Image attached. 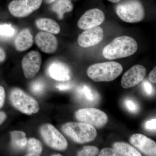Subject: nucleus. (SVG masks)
Here are the masks:
<instances>
[{
  "label": "nucleus",
  "mask_w": 156,
  "mask_h": 156,
  "mask_svg": "<svg viewBox=\"0 0 156 156\" xmlns=\"http://www.w3.org/2000/svg\"><path fill=\"white\" fill-rule=\"evenodd\" d=\"M35 40L37 46L47 54L55 53L58 48V41L53 34L40 32L37 34Z\"/></svg>",
  "instance_id": "14"
},
{
  "label": "nucleus",
  "mask_w": 156,
  "mask_h": 156,
  "mask_svg": "<svg viewBox=\"0 0 156 156\" xmlns=\"http://www.w3.org/2000/svg\"><path fill=\"white\" fill-rule=\"evenodd\" d=\"M137 42L131 37L123 36L114 39L102 50V55L108 59L125 58L137 51Z\"/></svg>",
  "instance_id": "1"
},
{
  "label": "nucleus",
  "mask_w": 156,
  "mask_h": 156,
  "mask_svg": "<svg viewBox=\"0 0 156 156\" xmlns=\"http://www.w3.org/2000/svg\"><path fill=\"white\" fill-rule=\"evenodd\" d=\"M103 37V29L98 26L85 30L78 37V43L82 48H89L99 44Z\"/></svg>",
  "instance_id": "11"
},
{
  "label": "nucleus",
  "mask_w": 156,
  "mask_h": 156,
  "mask_svg": "<svg viewBox=\"0 0 156 156\" xmlns=\"http://www.w3.org/2000/svg\"><path fill=\"white\" fill-rule=\"evenodd\" d=\"M108 1H110V2H112L113 3H117L119 2L120 0H108Z\"/></svg>",
  "instance_id": "36"
},
{
  "label": "nucleus",
  "mask_w": 156,
  "mask_h": 156,
  "mask_svg": "<svg viewBox=\"0 0 156 156\" xmlns=\"http://www.w3.org/2000/svg\"><path fill=\"white\" fill-rule=\"evenodd\" d=\"M27 156H39L42 152L41 141L35 138H30L27 141Z\"/></svg>",
  "instance_id": "22"
},
{
  "label": "nucleus",
  "mask_w": 156,
  "mask_h": 156,
  "mask_svg": "<svg viewBox=\"0 0 156 156\" xmlns=\"http://www.w3.org/2000/svg\"><path fill=\"white\" fill-rule=\"evenodd\" d=\"M40 133L45 143L50 147L58 151H64L67 148V140L53 125H43L40 129Z\"/></svg>",
  "instance_id": "6"
},
{
  "label": "nucleus",
  "mask_w": 156,
  "mask_h": 156,
  "mask_svg": "<svg viewBox=\"0 0 156 156\" xmlns=\"http://www.w3.org/2000/svg\"><path fill=\"white\" fill-rule=\"evenodd\" d=\"M49 76L58 81H67L71 79V73L67 66L59 61L51 63L48 69Z\"/></svg>",
  "instance_id": "15"
},
{
  "label": "nucleus",
  "mask_w": 156,
  "mask_h": 156,
  "mask_svg": "<svg viewBox=\"0 0 156 156\" xmlns=\"http://www.w3.org/2000/svg\"><path fill=\"white\" fill-rule=\"evenodd\" d=\"M10 100L15 108L25 114L36 113L40 109L37 101L20 89H14L11 91Z\"/></svg>",
  "instance_id": "5"
},
{
  "label": "nucleus",
  "mask_w": 156,
  "mask_h": 156,
  "mask_svg": "<svg viewBox=\"0 0 156 156\" xmlns=\"http://www.w3.org/2000/svg\"><path fill=\"white\" fill-rule=\"evenodd\" d=\"M146 69L140 65H136L124 74L121 85L124 89L131 88L142 82L146 74Z\"/></svg>",
  "instance_id": "12"
},
{
  "label": "nucleus",
  "mask_w": 156,
  "mask_h": 156,
  "mask_svg": "<svg viewBox=\"0 0 156 156\" xmlns=\"http://www.w3.org/2000/svg\"><path fill=\"white\" fill-rule=\"evenodd\" d=\"M113 148L120 156H141L142 155L135 148L128 143L123 142L115 143Z\"/></svg>",
  "instance_id": "19"
},
{
  "label": "nucleus",
  "mask_w": 156,
  "mask_h": 156,
  "mask_svg": "<svg viewBox=\"0 0 156 156\" xmlns=\"http://www.w3.org/2000/svg\"><path fill=\"white\" fill-rule=\"evenodd\" d=\"M125 106L129 111L132 113H136L139 110L137 103L133 99L127 98L125 101Z\"/></svg>",
  "instance_id": "26"
},
{
  "label": "nucleus",
  "mask_w": 156,
  "mask_h": 156,
  "mask_svg": "<svg viewBox=\"0 0 156 156\" xmlns=\"http://www.w3.org/2000/svg\"><path fill=\"white\" fill-rule=\"evenodd\" d=\"M99 156H118L119 154L115 151L113 148H104L99 153Z\"/></svg>",
  "instance_id": "27"
},
{
  "label": "nucleus",
  "mask_w": 156,
  "mask_h": 156,
  "mask_svg": "<svg viewBox=\"0 0 156 156\" xmlns=\"http://www.w3.org/2000/svg\"><path fill=\"white\" fill-rule=\"evenodd\" d=\"M6 58V53L5 50L0 47V62L5 61Z\"/></svg>",
  "instance_id": "33"
},
{
  "label": "nucleus",
  "mask_w": 156,
  "mask_h": 156,
  "mask_svg": "<svg viewBox=\"0 0 156 156\" xmlns=\"http://www.w3.org/2000/svg\"><path fill=\"white\" fill-rule=\"evenodd\" d=\"M53 156H62V155L60 154H55L52 155Z\"/></svg>",
  "instance_id": "37"
},
{
  "label": "nucleus",
  "mask_w": 156,
  "mask_h": 156,
  "mask_svg": "<svg viewBox=\"0 0 156 156\" xmlns=\"http://www.w3.org/2000/svg\"><path fill=\"white\" fill-rule=\"evenodd\" d=\"M75 116L79 122L98 128L105 126L108 121L107 115L104 112L92 108L80 109L76 112Z\"/></svg>",
  "instance_id": "7"
},
{
  "label": "nucleus",
  "mask_w": 156,
  "mask_h": 156,
  "mask_svg": "<svg viewBox=\"0 0 156 156\" xmlns=\"http://www.w3.org/2000/svg\"><path fill=\"white\" fill-rule=\"evenodd\" d=\"M56 88L60 91H66L71 89L72 85L69 84H58L56 87Z\"/></svg>",
  "instance_id": "32"
},
{
  "label": "nucleus",
  "mask_w": 156,
  "mask_h": 156,
  "mask_svg": "<svg viewBox=\"0 0 156 156\" xmlns=\"http://www.w3.org/2000/svg\"><path fill=\"white\" fill-rule=\"evenodd\" d=\"M11 145L16 150L23 149L27 145L26 133L22 131H14L11 132Z\"/></svg>",
  "instance_id": "21"
},
{
  "label": "nucleus",
  "mask_w": 156,
  "mask_h": 156,
  "mask_svg": "<svg viewBox=\"0 0 156 156\" xmlns=\"http://www.w3.org/2000/svg\"><path fill=\"white\" fill-rule=\"evenodd\" d=\"M41 63V56L38 51L32 50L27 54L21 62L25 78L30 79L36 75L40 71Z\"/></svg>",
  "instance_id": "9"
},
{
  "label": "nucleus",
  "mask_w": 156,
  "mask_h": 156,
  "mask_svg": "<svg viewBox=\"0 0 156 156\" xmlns=\"http://www.w3.org/2000/svg\"><path fill=\"white\" fill-rule=\"evenodd\" d=\"M131 144L146 155H156V143L154 140L140 134H135L130 139Z\"/></svg>",
  "instance_id": "13"
},
{
  "label": "nucleus",
  "mask_w": 156,
  "mask_h": 156,
  "mask_svg": "<svg viewBox=\"0 0 156 156\" xmlns=\"http://www.w3.org/2000/svg\"><path fill=\"white\" fill-rule=\"evenodd\" d=\"M142 87L144 92L148 95H151L153 92V88L150 82L147 81H144L142 83Z\"/></svg>",
  "instance_id": "29"
},
{
  "label": "nucleus",
  "mask_w": 156,
  "mask_h": 156,
  "mask_svg": "<svg viewBox=\"0 0 156 156\" xmlns=\"http://www.w3.org/2000/svg\"><path fill=\"white\" fill-rule=\"evenodd\" d=\"M33 44V37L28 29H24L16 37L14 45L17 51L23 52L30 49Z\"/></svg>",
  "instance_id": "16"
},
{
  "label": "nucleus",
  "mask_w": 156,
  "mask_h": 156,
  "mask_svg": "<svg viewBox=\"0 0 156 156\" xmlns=\"http://www.w3.org/2000/svg\"><path fill=\"white\" fill-rule=\"evenodd\" d=\"M7 116L5 113L0 112V125L5 120Z\"/></svg>",
  "instance_id": "34"
},
{
  "label": "nucleus",
  "mask_w": 156,
  "mask_h": 156,
  "mask_svg": "<svg viewBox=\"0 0 156 156\" xmlns=\"http://www.w3.org/2000/svg\"><path fill=\"white\" fill-rule=\"evenodd\" d=\"M76 93L78 97L88 104H94L99 99L98 93L86 85L79 87L77 89Z\"/></svg>",
  "instance_id": "17"
},
{
  "label": "nucleus",
  "mask_w": 156,
  "mask_h": 156,
  "mask_svg": "<svg viewBox=\"0 0 156 156\" xmlns=\"http://www.w3.org/2000/svg\"><path fill=\"white\" fill-rule=\"evenodd\" d=\"M73 5L70 0H58L52 7V10L58 15V18L62 19L65 13L71 12Z\"/></svg>",
  "instance_id": "20"
},
{
  "label": "nucleus",
  "mask_w": 156,
  "mask_h": 156,
  "mask_svg": "<svg viewBox=\"0 0 156 156\" xmlns=\"http://www.w3.org/2000/svg\"><path fill=\"white\" fill-rule=\"evenodd\" d=\"M122 65L116 62H107L92 65L88 68L87 75L95 82H110L122 74Z\"/></svg>",
  "instance_id": "2"
},
{
  "label": "nucleus",
  "mask_w": 156,
  "mask_h": 156,
  "mask_svg": "<svg viewBox=\"0 0 156 156\" xmlns=\"http://www.w3.org/2000/svg\"><path fill=\"white\" fill-rule=\"evenodd\" d=\"M56 1H57V0H45L46 2L48 3V4H51V3L54 2Z\"/></svg>",
  "instance_id": "35"
},
{
  "label": "nucleus",
  "mask_w": 156,
  "mask_h": 156,
  "mask_svg": "<svg viewBox=\"0 0 156 156\" xmlns=\"http://www.w3.org/2000/svg\"><path fill=\"white\" fill-rule=\"evenodd\" d=\"M30 90L34 94L41 95L44 92L45 89V84L43 81L38 80L34 82L30 86Z\"/></svg>",
  "instance_id": "25"
},
{
  "label": "nucleus",
  "mask_w": 156,
  "mask_h": 156,
  "mask_svg": "<svg viewBox=\"0 0 156 156\" xmlns=\"http://www.w3.org/2000/svg\"><path fill=\"white\" fill-rule=\"evenodd\" d=\"M105 19V14L99 9L88 10L79 20L77 26L82 30L87 29L101 25Z\"/></svg>",
  "instance_id": "10"
},
{
  "label": "nucleus",
  "mask_w": 156,
  "mask_h": 156,
  "mask_svg": "<svg viewBox=\"0 0 156 156\" xmlns=\"http://www.w3.org/2000/svg\"><path fill=\"white\" fill-rule=\"evenodd\" d=\"M43 0H13L9 3V12L16 17H24L40 9Z\"/></svg>",
  "instance_id": "8"
},
{
  "label": "nucleus",
  "mask_w": 156,
  "mask_h": 156,
  "mask_svg": "<svg viewBox=\"0 0 156 156\" xmlns=\"http://www.w3.org/2000/svg\"><path fill=\"white\" fill-rule=\"evenodd\" d=\"M149 80L150 81L153 83H156V67L154 68L149 73L148 76Z\"/></svg>",
  "instance_id": "31"
},
{
  "label": "nucleus",
  "mask_w": 156,
  "mask_h": 156,
  "mask_svg": "<svg viewBox=\"0 0 156 156\" xmlns=\"http://www.w3.org/2000/svg\"><path fill=\"white\" fill-rule=\"evenodd\" d=\"M36 25L41 30L57 34L60 32V27L55 20L50 18H41L37 20Z\"/></svg>",
  "instance_id": "18"
},
{
  "label": "nucleus",
  "mask_w": 156,
  "mask_h": 156,
  "mask_svg": "<svg viewBox=\"0 0 156 156\" xmlns=\"http://www.w3.org/2000/svg\"><path fill=\"white\" fill-rule=\"evenodd\" d=\"M62 129L66 135L78 144L91 142L97 136V131L95 127L81 122L66 123L62 126Z\"/></svg>",
  "instance_id": "3"
},
{
  "label": "nucleus",
  "mask_w": 156,
  "mask_h": 156,
  "mask_svg": "<svg viewBox=\"0 0 156 156\" xmlns=\"http://www.w3.org/2000/svg\"><path fill=\"white\" fill-rule=\"evenodd\" d=\"M5 93L3 87L0 86V108L2 107L5 102Z\"/></svg>",
  "instance_id": "30"
},
{
  "label": "nucleus",
  "mask_w": 156,
  "mask_h": 156,
  "mask_svg": "<svg viewBox=\"0 0 156 156\" xmlns=\"http://www.w3.org/2000/svg\"><path fill=\"white\" fill-rule=\"evenodd\" d=\"M99 153V149L95 146H87L84 147L83 148L78 152L77 155L79 156H94Z\"/></svg>",
  "instance_id": "24"
},
{
  "label": "nucleus",
  "mask_w": 156,
  "mask_h": 156,
  "mask_svg": "<svg viewBox=\"0 0 156 156\" xmlns=\"http://www.w3.org/2000/svg\"><path fill=\"white\" fill-rule=\"evenodd\" d=\"M16 34V30L11 24H0V39L7 41L12 38Z\"/></svg>",
  "instance_id": "23"
},
{
  "label": "nucleus",
  "mask_w": 156,
  "mask_h": 156,
  "mask_svg": "<svg viewBox=\"0 0 156 156\" xmlns=\"http://www.w3.org/2000/svg\"><path fill=\"white\" fill-rule=\"evenodd\" d=\"M116 13L125 22L135 23L144 19V7L138 0H126L119 4L116 8Z\"/></svg>",
  "instance_id": "4"
},
{
  "label": "nucleus",
  "mask_w": 156,
  "mask_h": 156,
  "mask_svg": "<svg viewBox=\"0 0 156 156\" xmlns=\"http://www.w3.org/2000/svg\"><path fill=\"white\" fill-rule=\"evenodd\" d=\"M144 128L147 131H155L156 128V119H155L150 120L146 122Z\"/></svg>",
  "instance_id": "28"
}]
</instances>
